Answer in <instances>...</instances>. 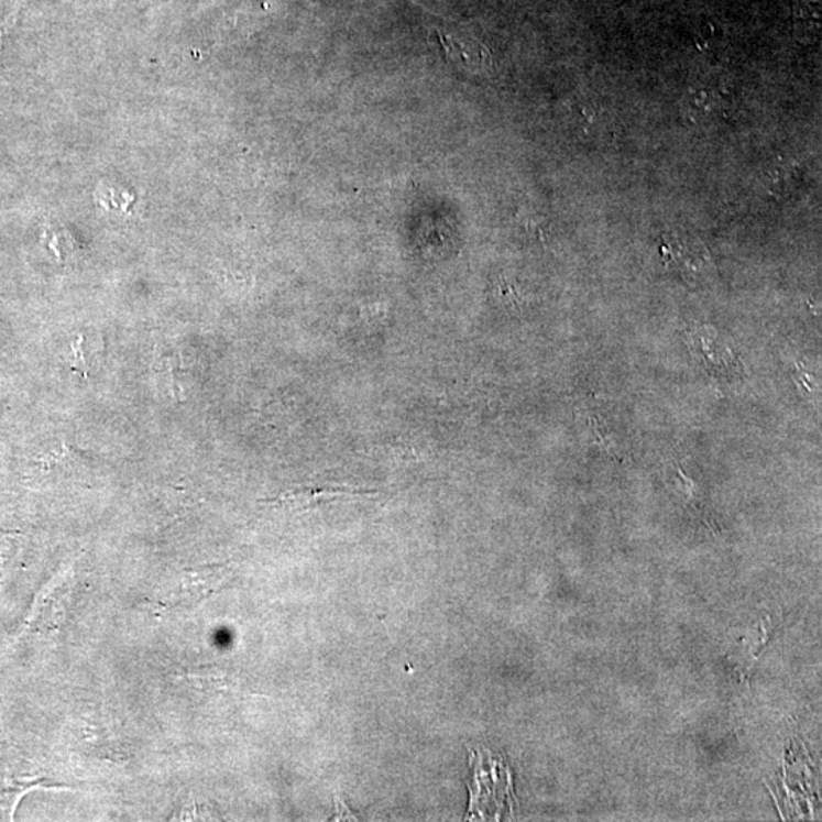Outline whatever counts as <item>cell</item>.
Listing matches in <instances>:
<instances>
[{"label":"cell","mask_w":822,"mask_h":822,"mask_svg":"<svg viewBox=\"0 0 822 822\" xmlns=\"http://www.w3.org/2000/svg\"><path fill=\"white\" fill-rule=\"evenodd\" d=\"M661 255L670 268L689 280L705 276L712 262L705 245L687 233H670L662 238Z\"/></svg>","instance_id":"cell-1"},{"label":"cell","mask_w":822,"mask_h":822,"mask_svg":"<svg viewBox=\"0 0 822 822\" xmlns=\"http://www.w3.org/2000/svg\"><path fill=\"white\" fill-rule=\"evenodd\" d=\"M365 495H375V492L348 486V484H325V486L296 487V490L284 492L280 496H274V498L265 500L264 503L284 507V509L302 511L311 509L317 504L333 502V500Z\"/></svg>","instance_id":"cell-2"},{"label":"cell","mask_w":822,"mask_h":822,"mask_svg":"<svg viewBox=\"0 0 822 822\" xmlns=\"http://www.w3.org/2000/svg\"><path fill=\"white\" fill-rule=\"evenodd\" d=\"M230 571L228 567H210L209 570L190 571L182 579L180 587L174 598L177 603L193 605L200 602L206 595L216 593L226 582L229 581Z\"/></svg>","instance_id":"cell-3"},{"label":"cell","mask_w":822,"mask_h":822,"mask_svg":"<svg viewBox=\"0 0 822 822\" xmlns=\"http://www.w3.org/2000/svg\"><path fill=\"white\" fill-rule=\"evenodd\" d=\"M820 0H797V7L801 8V19L815 20L820 18Z\"/></svg>","instance_id":"cell-4"}]
</instances>
